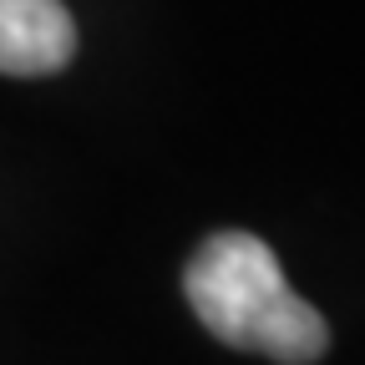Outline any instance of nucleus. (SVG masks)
I'll return each instance as SVG.
<instances>
[{
	"label": "nucleus",
	"mask_w": 365,
	"mask_h": 365,
	"mask_svg": "<svg viewBox=\"0 0 365 365\" xmlns=\"http://www.w3.org/2000/svg\"><path fill=\"white\" fill-rule=\"evenodd\" d=\"M182 294L203 330L234 350L279 365H314L330 350L325 314L294 294L274 249L244 228H223L198 244L182 269Z\"/></svg>",
	"instance_id": "1"
},
{
	"label": "nucleus",
	"mask_w": 365,
	"mask_h": 365,
	"mask_svg": "<svg viewBox=\"0 0 365 365\" xmlns=\"http://www.w3.org/2000/svg\"><path fill=\"white\" fill-rule=\"evenodd\" d=\"M76 56V26L61 0H0V71L51 76Z\"/></svg>",
	"instance_id": "2"
}]
</instances>
